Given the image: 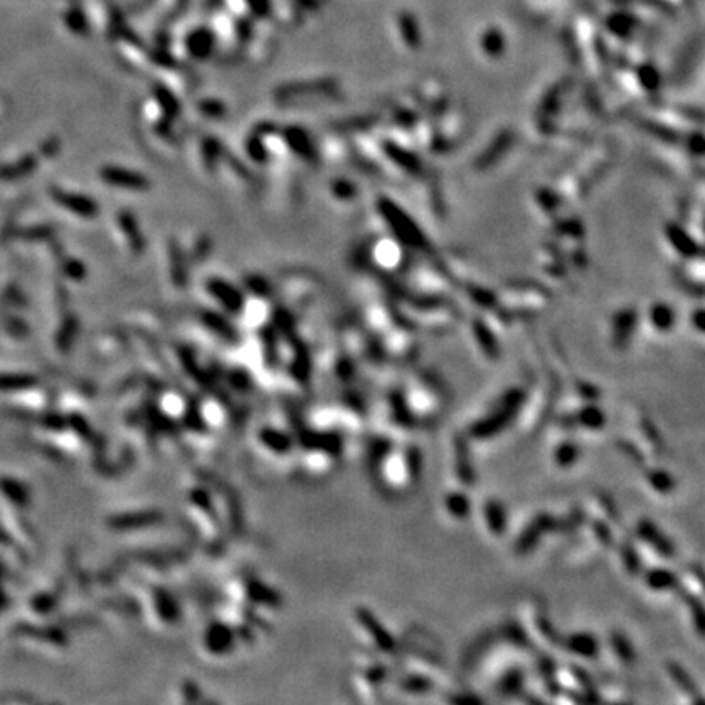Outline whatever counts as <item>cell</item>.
Returning a JSON list of instances; mask_svg holds the SVG:
<instances>
[{
	"instance_id": "6da1fadb",
	"label": "cell",
	"mask_w": 705,
	"mask_h": 705,
	"mask_svg": "<svg viewBox=\"0 0 705 705\" xmlns=\"http://www.w3.org/2000/svg\"><path fill=\"white\" fill-rule=\"evenodd\" d=\"M525 388L513 387L503 392L498 400L489 408V412L470 424L469 438L475 441H489L500 436L515 422L517 415L525 408Z\"/></svg>"
},
{
	"instance_id": "7a4b0ae2",
	"label": "cell",
	"mask_w": 705,
	"mask_h": 705,
	"mask_svg": "<svg viewBox=\"0 0 705 705\" xmlns=\"http://www.w3.org/2000/svg\"><path fill=\"white\" fill-rule=\"evenodd\" d=\"M521 629L525 630L527 640L542 648H556L562 645V639L557 634L556 625L552 624L551 615L537 601H531L525 608V620H522Z\"/></svg>"
},
{
	"instance_id": "3957f363",
	"label": "cell",
	"mask_w": 705,
	"mask_h": 705,
	"mask_svg": "<svg viewBox=\"0 0 705 705\" xmlns=\"http://www.w3.org/2000/svg\"><path fill=\"white\" fill-rule=\"evenodd\" d=\"M558 529V517L551 515V513L541 511L527 522V526L522 529L520 536L515 542V552L517 556H529V553L536 551V547L542 542V539L547 534L557 532Z\"/></svg>"
},
{
	"instance_id": "277c9868",
	"label": "cell",
	"mask_w": 705,
	"mask_h": 705,
	"mask_svg": "<svg viewBox=\"0 0 705 705\" xmlns=\"http://www.w3.org/2000/svg\"><path fill=\"white\" fill-rule=\"evenodd\" d=\"M635 536L663 558L676 556V547L670 537L650 520H640L635 526Z\"/></svg>"
},
{
	"instance_id": "5b68a950",
	"label": "cell",
	"mask_w": 705,
	"mask_h": 705,
	"mask_svg": "<svg viewBox=\"0 0 705 705\" xmlns=\"http://www.w3.org/2000/svg\"><path fill=\"white\" fill-rule=\"evenodd\" d=\"M560 423L563 427L573 428H583L588 429V431H601L608 423V418H606V413L601 407L596 405L594 402L587 403V405L578 408L577 412L565 415V417L560 419Z\"/></svg>"
},
{
	"instance_id": "8992f818",
	"label": "cell",
	"mask_w": 705,
	"mask_h": 705,
	"mask_svg": "<svg viewBox=\"0 0 705 705\" xmlns=\"http://www.w3.org/2000/svg\"><path fill=\"white\" fill-rule=\"evenodd\" d=\"M666 671H668V676H670V679H671V682L675 684L678 691L681 692L689 702H694V704H704L705 702V699L702 697V694H701V689H699L696 681H694V678L689 675V671L681 665V663H676V661L666 663Z\"/></svg>"
},
{
	"instance_id": "52a82bcc",
	"label": "cell",
	"mask_w": 705,
	"mask_h": 705,
	"mask_svg": "<svg viewBox=\"0 0 705 705\" xmlns=\"http://www.w3.org/2000/svg\"><path fill=\"white\" fill-rule=\"evenodd\" d=\"M562 645L565 650L583 660H594L601 650L599 640L591 632H573L562 639Z\"/></svg>"
},
{
	"instance_id": "ba28073f",
	"label": "cell",
	"mask_w": 705,
	"mask_h": 705,
	"mask_svg": "<svg viewBox=\"0 0 705 705\" xmlns=\"http://www.w3.org/2000/svg\"><path fill=\"white\" fill-rule=\"evenodd\" d=\"M454 450H455V474H458L459 480L462 482L464 485L474 486L477 480L475 474V465L474 460H472V453L467 444V439L458 438L454 443Z\"/></svg>"
},
{
	"instance_id": "9c48e42d",
	"label": "cell",
	"mask_w": 705,
	"mask_h": 705,
	"mask_svg": "<svg viewBox=\"0 0 705 705\" xmlns=\"http://www.w3.org/2000/svg\"><path fill=\"white\" fill-rule=\"evenodd\" d=\"M482 517L494 537H501L508 527V513L500 500H486L482 506Z\"/></svg>"
},
{
	"instance_id": "30bf717a",
	"label": "cell",
	"mask_w": 705,
	"mask_h": 705,
	"mask_svg": "<svg viewBox=\"0 0 705 705\" xmlns=\"http://www.w3.org/2000/svg\"><path fill=\"white\" fill-rule=\"evenodd\" d=\"M646 588L653 593H670L679 589V577L670 568L656 567L644 575Z\"/></svg>"
},
{
	"instance_id": "8fae6325",
	"label": "cell",
	"mask_w": 705,
	"mask_h": 705,
	"mask_svg": "<svg viewBox=\"0 0 705 705\" xmlns=\"http://www.w3.org/2000/svg\"><path fill=\"white\" fill-rule=\"evenodd\" d=\"M637 433H639V441H642V448L645 453H653L660 455L663 453V438L658 431L656 424L648 417H639L637 419Z\"/></svg>"
},
{
	"instance_id": "7c38bea8",
	"label": "cell",
	"mask_w": 705,
	"mask_h": 705,
	"mask_svg": "<svg viewBox=\"0 0 705 705\" xmlns=\"http://www.w3.org/2000/svg\"><path fill=\"white\" fill-rule=\"evenodd\" d=\"M678 593L681 594L682 603L686 606L689 617H691L694 630H696L699 637L705 639V601L694 594H689L682 589H678Z\"/></svg>"
},
{
	"instance_id": "4fadbf2b",
	"label": "cell",
	"mask_w": 705,
	"mask_h": 705,
	"mask_svg": "<svg viewBox=\"0 0 705 705\" xmlns=\"http://www.w3.org/2000/svg\"><path fill=\"white\" fill-rule=\"evenodd\" d=\"M679 589L705 601V572L699 565H691L679 577Z\"/></svg>"
},
{
	"instance_id": "5bb4252c",
	"label": "cell",
	"mask_w": 705,
	"mask_h": 705,
	"mask_svg": "<svg viewBox=\"0 0 705 705\" xmlns=\"http://www.w3.org/2000/svg\"><path fill=\"white\" fill-rule=\"evenodd\" d=\"M645 482L650 489L658 495H671L673 491L676 490V479L673 477V474L660 469V467H650L645 470Z\"/></svg>"
},
{
	"instance_id": "9a60e30c",
	"label": "cell",
	"mask_w": 705,
	"mask_h": 705,
	"mask_svg": "<svg viewBox=\"0 0 705 705\" xmlns=\"http://www.w3.org/2000/svg\"><path fill=\"white\" fill-rule=\"evenodd\" d=\"M580 458H582V449H580L578 443H575V441H562L553 449V462L562 470L572 469L573 465H577Z\"/></svg>"
},
{
	"instance_id": "2e32d148",
	"label": "cell",
	"mask_w": 705,
	"mask_h": 705,
	"mask_svg": "<svg viewBox=\"0 0 705 705\" xmlns=\"http://www.w3.org/2000/svg\"><path fill=\"white\" fill-rule=\"evenodd\" d=\"M609 646L615 655L617 660L624 665H634L637 660L635 648L629 640V637L622 634L619 630H613L609 634Z\"/></svg>"
},
{
	"instance_id": "e0dca14e",
	"label": "cell",
	"mask_w": 705,
	"mask_h": 705,
	"mask_svg": "<svg viewBox=\"0 0 705 705\" xmlns=\"http://www.w3.org/2000/svg\"><path fill=\"white\" fill-rule=\"evenodd\" d=\"M591 511H593V516L591 517H598V520H603L609 525H615L619 521V513H617L615 501L611 498L609 495L606 494H598L593 496V500L589 503Z\"/></svg>"
},
{
	"instance_id": "ac0fdd59",
	"label": "cell",
	"mask_w": 705,
	"mask_h": 705,
	"mask_svg": "<svg viewBox=\"0 0 705 705\" xmlns=\"http://www.w3.org/2000/svg\"><path fill=\"white\" fill-rule=\"evenodd\" d=\"M619 558L622 568H624L625 573H629L630 577H639V575H642V572H644L642 557L632 541H624L620 544Z\"/></svg>"
},
{
	"instance_id": "d6986e66",
	"label": "cell",
	"mask_w": 705,
	"mask_h": 705,
	"mask_svg": "<svg viewBox=\"0 0 705 705\" xmlns=\"http://www.w3.org/2000/svg\"><path fill=\"white\" fill-rule=\"evenodd\" d=\"M525 684H526L525 671H521L520 668H513V670L506 671L498 681V694L503 697L520 696V694L525 691Z\"/></svg>"
},
{
	"instance_id": "ffe728a7",
	"label": "cell",
	"mask_w": 705,
	"mask_h": 705,
	"mask_svg": "<svg viewBox=\"0 0 705 705\" xmlns=\"http://www.w3.org/2000/svg\"><path fill=\"white\" fill-rule=\"evenodd\" d=\"M589 534L593 537V541L596 544H599L601 547L609 548L614 544V534H613V525L606 522L603 520H598V517H591L588 522Z\"/></svg>"
},
{
	"instance_id": "44dd1931",
	"label": "cell",
	"mask_w": 705,
	"mask_h": 705,
	"mask_svg": "<svg viewBox=\"0 0 705 705\" xmlns=\"http://www.w3.org/2000/svg\"><path fill=\"white\" fill-rule=\"evenodd\" d=\"M446 508H448L449 515H453L455 520H465L472 511V501L462 491H453L446 498Z\"/></svg>"
},
{
	"instance_id": "7402d4cb",
	"label": "cell",
	"mask_w": 705,
	"mask_h": 705,
	"mask_svg": "<svg viewBox=\"0 0 705 705\" xmlns=\"http://www.w3.org/2000/svg\"><path fill=\"white\" fill-rule=\"evenodd\" d=\"M617 448H619L620 453L624 454L625 458H629L635 465H642V467H644L645 462H646V459H645L646 453L635 439L620 438L619 441H617Z\"/></svg>"
},
{
	"instance_id": "603a6c76",
	"label": "cell",
	"mask_w": 705,
	"mask_h": 705,
	"mask_svg": "<svg viewBox=\"0 0 705 705\" xmlns=\"http://www.w3.org/2000/svg\"><path fill=\"white\" fill-rule=\"evenodd\" d=\"M106 178L113 181L115 185H123L128 186V188H144L146 186V180L142 176L121 172V170H113V172L106 173Z\"/></svg>"
},
{
	"instance_id": "cb8c5ba5",
	"label": "cell",
	"mask_w": 705,
	"mask_h": 705,
	"mask_svg": "<svg viewBox=\"0 0 705 705\" xmlns=\"http://www.w3.org/2000/svg\"><path fill=\"white\" fill-rule=\"evenodd\" d=\"M211 46V36L206 31H196L190 38V48L193 54H204Z\"/></svg>"
},
{
	"instance_id": "d4e9b609",
	"label": "cell",
	"mask_w": 705,
	"mask_h": 705,
	"mask_svg": "<svg viewBox=\"0 0 705 705\" xmlns=\"http://www.w3.org/2000/svg\"><path fill=\"white\" fill-rule=\"evenodd\" d=\"M578 393L582 396L584 400H587L588 403L591 402H596L599 398V393L598 391L593 386H589V384H580L578 386Z\"/></svg>"
},
{
	"instance_id": "484cf974",
	"label": "cell",
	"mask_w": 705,
	"mask_h": 705,
	"mask_svg": "<svg viewBox=\"0 0 705 705\" xmlns=\"http://www.w3.org/2000/svg\"><path fill=\"white\" fill-rule=\"evenodd\" d=\"M247 4L250 5V8L257 15H266L269 10V2L268 0H247Z\"/></svg>"
}]
</instances>
